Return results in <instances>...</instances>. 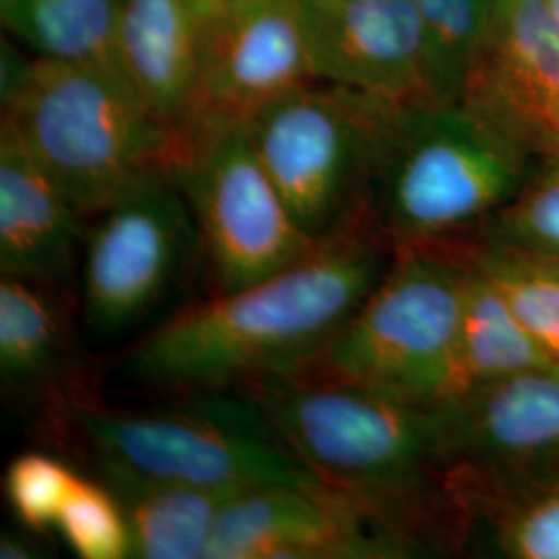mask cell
<instances>
[{"label": "cell", "instance_id": "obj_1", "mask_svg": "<svg viewBox=\"0 0 559 559\" xmlns=\"http://www.w3.org/2000/svg\"><path fill=\"white\" fill-rule=\"evenodd\" d=\"M394 255L373 218L360 222L272 278L175 311L127 348L117 376L175 396L305 373Z\"/></svg>", "mask_w": 559, "mask_h": 559}, {"label": "cell", "instance_id": "obj_2", "mask_svg": "<svg viewBox=\"0 0 559 559\" xmlns=\"http://www.w3.org/2000/svg\"><path fill=\"white\" fill-rule=\"evenodd\" d=\"M280 440L325 485L357 498L427 551L441 524L459 520L443 404H425L321 373L242 388Z\"/></svg>", "mask_w": 559, "mask_h": 559}, {"label": "cell", "instance_id": "obj_3", "mask_svg": "<svg viewBox=\"0 0 559 559\" xmlns=\"http://www.w3.org/2000/svg\"><path fill=\"white\" fill-rule=\"evenodd\" d=\"M543 164L462 102L402 106L371 189V218L394 249L468 239Z\"/></svg>", "mask_w": 559, "mask_h": 559}, {"label": "cell", "instance_id": "obj_4", "mask_svg": "<svg viewBox=\"0 0 559 559\" xmlns=\"http://www.w3.org/2000/svg\"><path fill=\"white\" fill-rule=\"evenodd\" d=\"M59 413L64 433L80 441L94 464L222 491L325 485L240 390L175 394L145 408L71 394L60 400Z\"/></svg>", "mask_w": 559, "mask_h": 559}, {"label": "cell", "instance_id": "obj_5", "mask_svg": "<svg viewBox=\"0 0 559 559\" xmlns=\"http://www.w3.org/2000/svg\"><path fill=\"white\" fill-rule=\"evenodd\" d=\"M2 119L87 218L145 173L168 170L170 131L112 69L32 55Z\"/></svg>", "mask_w": 559, "mask_h": 559}, {"label": "cell", "instance_id": "obj_6", "mask_svg": "<svg viewBox=\"0 0 559 559\" xmlns=\"http://www.w3.org/2000/svg\"><path fill=\"white\" fill-rule=\"evenodd\" d=\"M402 106L313 80L247 124L253 150L300 228L318 242L371 218V189Z\"/></svg>", "mask_w": 559, "mask_h": 559}, {"label": "cell", "instance_id": "obj_7", "mask_svg": "<svg viewBox=\"0 0 559 559\" xmlns=\"http://www.w3.org/2000/svg\"><path fill=\"white\" fill-rule=\"evenodd\" d=\"M462 280L450 247L396 249L309 371L425 404L456 399Z\"/></svg>", "mask_w": 559, "mask_h": 559}, {"label": "cell", "instance_id": "obj_8", "mask_svg": "<svg viewBox=\"0 0 559 559\" xmlns=\"http://www.w3.org/2000/svg\"><path fill=\"white\" fill-rule=\"evenodd\" d=\"M80 260V325L90 346L154 328L203 270L198 224L179 180L156 168L90 218Z\"/></svg>", "mask_w": 559, "mask_h": 559}, {"label": "cell", "instance_id": "obj_9", "mask_svg": "<svg viewBox=\"0 0 559 559\" xmlns=\"http://www.w3.org/2000/svg\"><path fill=\"white\" fill-rule=\"evenodd\" d=\"M175 179L198 224L207 297L272 278L321 245L280 198L247 124L195 143L179 162Z\"/></svg>", "mask_w": 559, "mask_h": 559}, {"label": "cell", "instance_id": "obj_10", "mask_svg": "<svg viewBox=\"0 0 559 559\" xmlns=\"http://www.w3.org/2000/svg\"><path fill=\"white\" fill-rule=\"evenodd\" d=\"M313 81L299 0H218L207 20L193 96L173 133L168 170L201 140L245 127Z\"/></svg>", "mask_w": 559, "mask_h": 559}, {"label": "cell", "instance_id": "obj_11", "mask_svg": "<svg viewBox=\"0 0 559 559\" xmlns=\"http://www.w3.org/2000/svg\"><path fill=\"white\" fill-rule=\"evenodd\" d=\"M417 543L332 485H260L224 501L205 559H400Z\"/></svg>", "mask_w": 559, "mask_h": 559}, {"label": "cell", "instance_id": "obj_12", "mask_svg": "<svg viewBox=\"0 0 559 559\" xmlns=\"http://www.w3.org/2000/svg\"><path fill=\"white\" fill-rule=\"evenodd\" d=\"M460 102L540 160L559 158V21L545 0H496Z\"/></svg>", "mask_w": 559, "mask_h": 559}, {"label": "cell", "instance_id": "obj_13", "mask_svg": "<svg viewBox=\"0 0 559 559\" xmlns=\"http://www.w3.org/2000/svg\"><path fill=\"white\" fill-rule=\"evenodd\" d=\"M313 80L399 106L440 102L411 0H299Z\"/></svg>", "mask_w": 559, "mask_h": 559}, {"label": "cell", "instance_id": "obj_14", "mask_svg": "<svg viewBox=\"0 0 559 559\" xmlns=\"http://www.w3.org/2000/svg\"><path fill=\"white\" fill-rule=\"evenodd\" d=\"M443 406L450 466H559V365L480 383Z\"/></svg>", "mask_w": 559, "mask_h": 559}, {"label": "cell", "instance_id": "obj_15", "mask_svg": "<svg viewBox=\"0 0 559 559\" xmlns=\"http://www.w3.org/2000/svg\"><path fill=\"white\" fill-rule=\"evenodd\" d=\"M87 216L23 143L0 122V274L67 288L80 270Z\"/></svg>", "mask_w": 559, "mask_h": 559}, {"label": "cell", "instance_id": "obj_16", "mask_svg": "<svg viewBox=\"0 0 559 559\" xmlns=\"http://www.w3.org/2000/svg\"><path fill=\"white\" fill-rule=\"evenodd\" d=\"M218 0H122L120 75L152 115L179 129L193 96L207 20Z\"/></svg>", "mask_w": 559, "mask_h": 559}, {"label": "cell", "instance_id": "obj_17", "mask_svg": "<svg viewBox=\"0 0 559 559\" xmlns=\"http://www.w3.org/2000/svg\"><path fill=\"white\" fill-rule=\"evenodd\" d=\"M445 489L459 526L480 524L503 558L559 559V466L496 471L454 464Z\"/></svg>", "mask_w": 559, "mask_h": 559}, {"label": "cell", "instance_id": "obj_18", "mask_svg": "<svg viewBox=\"0 0 559 559\" xmlns=\"http://www.w3.org/2000/svg\"><path fill=\"white\" fill-rule=\"evenodd\" d=\"M129 524L131 558L205 559L224 501L237 491L205 489L94 464Z\"/></svg>", "mask_w": 559, "mask_h": 559}, {"label": "cell", "instance_id": "obj_19", "mask_svg": "<svg viewBox=\"0 0 559 559\" xmlns=\"http://www.w3.org/2000/svg\"><path fill=\"white\" fill-rule=\"evenodd\" d=\"M454 249L464 263L459 342L460 394L487 381L558 367L559 360L528 332L493 280L460 249Z\"/></svg>", "mask_w": 559, "mask_h": 559}, {"label": "cell", "instance_id": "obj_20", "mask_svg": "<svg viewBox=\"0 0 559 559\" xmlns=\"http://www.w3.org/2000/svg\"><path fill=\"white\" fill-rule=\"evenodd\" d=\"M52 286L0 274V380L13 394L55 388L69 355Z\"/></svg>", "mask_w": 559, "mask_h": 559}, {"label": "cell", "instance_id": "obj_21", "mask_svg": "<svg viewBox=\"0 0 559 559\" xmlns=\"http://www.w3.org/2000/svg\"><path fill=\"white\" fill-rule=\"evenodd\" d=\"M120 2L0 0V17L11 38L40 59L119 71Z\"/></svg>", "mask_w": 559, "mask_h": 559}, {"label": "cell", "instance_id": "obj_22", "mask_svg": "<svg viewBox=\"0 0 559 559\" xmlns=\"http://www.w3.org/2000/svg\"><path fill=\"white\" fill-rule=\"evenodd\" d=\"M452 247L493 280L528 332L559 360V258L487 240Z\"/></svg>", "mask_w": 559, "mask_h": 559}, {"label": "cell", "instance_id": "obj_23", "mask_svg": "<svg viewBox=\"0 0 559 559\" xmlns=\"http://www.w3.org/2000/svg\"><path fill=\"white\" fill-rule=\"evenodd\" d=\"M440 102H459L496 0H411Z\"/></svg>", "mask_w": 559, "mask_h": 559}, {"label": "cell", "instance_id": "obj_24", "mask_svg": "<svg viewBox=\"0 0 559 559\" xmlns=\"http://www.w3.org/2000/svg\"><path fill=\"white\" fill-rule=\"evenodd\" d=\"M473 239L559 258V158L543 160L519 195Z\"/></svg>", "mask_w": 559, "mask_h": 559}, {"label": "cell", "instance_id": "obj_25", "mask_svg": "<svg viewBox=\"0 0 559 559\" xmlns=\"http://www.w3.org/2000/svg\"><path fill=\"white\" fill-rule=\"evenodd\" d=\"M55 528L78 558H131L124 512L117 496L100 479L80 477Z\"/></svg>", "mask_w": 559, "mask_h": 559}, {"label": "cell", "instance_id": "obj_26", "mask_svg": "<svg viewBox=\"0 0 559 559\" xmlns=\"http://www.w3.org/2000/svg\"><path fill=\"white\" fill-rule=\"evenodd\" d=\"M78 475L67 462L46 452H23L7 464L4 496L21 526L40 535L57 526Z\"/></svg>", "mask_w": 559, "mask_h": 559}, {"label": "cell", "instance_id": "obj_27", "mask_svg": "<svg viewBox=\"0 0 559 559\" xmlns=\"http://www.w3.org/2000/svg\"><path fill=\"white\" fill-rule=\"evenodd\" d=\"M25 526L21 531H2L0 535V558L2 559H34L41 558V547L34 535H27Z\"/></svg>", "mask_w": 559, "mask_h": 559}, {"label": "cell", "instance_id": "obj_28", "mask_svg": "<svg viewBox=\"0 0 559 559\" xmlns=\"http://www.w3.org/2000/svg\"><path fill=\"white\" fill-rule=\"evenodd\" d=\"M545 4L549 7V11L556 15V20L559 21V0H545Z\"/></svg>", "mask_w": 559, "mask_h": 559}]
</instances>
